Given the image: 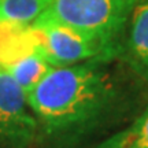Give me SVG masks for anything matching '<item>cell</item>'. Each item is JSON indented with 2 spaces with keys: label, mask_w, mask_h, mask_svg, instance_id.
<instances>
[{
  "label": "cell",
  "mask_w": 148,
  "mask_h": 148,
  "mask_svg": "<svg viewBox=\"0 0 148 148\" xmlns=\"http://www.w3.org/2000/svg\"><path fill=\"white\" fill-rule=\"evenodd\" d=\"M111 97L106 73L93 62L52 67L26 95L48 133H69L93 121Z\"/></svg>",
  "instance_id": "cell-1"
},
{
  "label": "cell",
  "mask_w": 148,
  "mask_h": 148,
  "mask_svg": "<svg viewBox=\"0 0 148 148\" xmlns=\"http://www.w3.org/2000/svg\"><path fill=\"white\" fill-rule=\"evenodd\" d=\"M134 3L136 0H53L33 25H64L112 51L114 40L126 26Z\"/></svg>",
  "instance_id": "cell-2"
},
{
  "label": "cell",
  "mask_w": 148,
  "mask_h": 148,
  "mask_svg": "<svg viewBox=\"0 0 148 148\" xmlns=\"http://www.w3.org/2000/svg\"><path fill=\"white\" fill-rule=\"evenodd\" d=\"M0 64L29 93L52 69L30 27L0 23Z\"/></svg>",
  "instance_id": "cell-3"
},
{
  "label": "cell",
  "mask_w": 148,
  "mask_h": 148,
  "mask_svg": "<svg viewBox=\"0 0 148 148\" xmlns=\"http://www.w3.org/2000/svg\"><path fill=\"white\" fill-rule=\"evenodd\" d=\"M29 27L53 67L82 63L112 52L96 40L64 25L47 23Z\"/></svg>",
  "instance_id": "cell-4"
},
{
  "label": "cell",
  "mask_w": 148,
  "mask_h": 148,
  "mask_svg": "<svg viewBox=\"0 0 148 148\" xmlns=\"http://www.w3.org/2000/svg\"><path fill=\"white\" fill-rule=\"evenodd\" d=\"M27 106L25 90L0 64V140L14 144L32 140L37 122Z\"/></svg>",
  "instance_id": "cell-5"
},
{
  "label": "cell",
  "mask_w": 148,
  "mask_h": 148,
  "mask_svg": "<svg viewBox=\"0 0 148 148\" xmlns=\"http://www.w3.org/2000/svg\"><path fill=\"white\" fill-rule=\"evenodd\" d=\"M127 25V60L148 81V0H136Z\"/></svg>",
  "instance_id": "cell-6"
},
{
  "label": "cell",
  "mask_w": 148,
  "mask_h": 148,
  "mask_svg": "<svg viewBox=\"0 0 148 148\" xmlns=\"http://www.w3.org/2000/svg\"><path fill=\"white\" fill-rule=\"evenodd\" d=\"M52 3L53 0H0V23L27 27Z\"/></svg>",
  "instance_id": "cell-7"
},
{
  "label": "cell",
  "mask_w": 148,
  "mask_h": 148,
  "mask_svg": "<svg viewBox=\"0 0 148 148\" xmlns=\"http://www.w3.org/2000/svg\"><path fill=\"white\" fill-rule=\"evenodd\" d=\"M96 148H148V107L130 126Z\"/></svg>",
  "instance_id": "cell-8"
}]
</instances>
